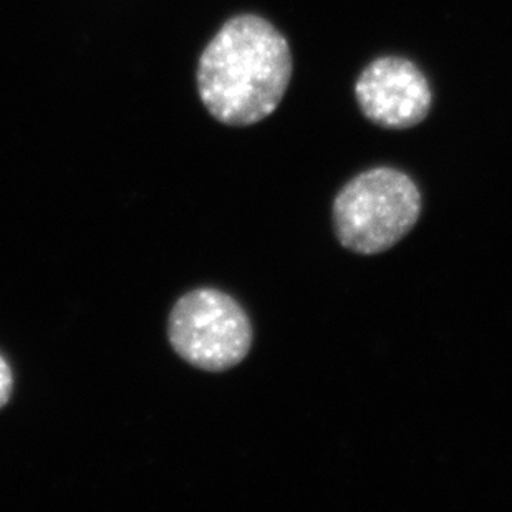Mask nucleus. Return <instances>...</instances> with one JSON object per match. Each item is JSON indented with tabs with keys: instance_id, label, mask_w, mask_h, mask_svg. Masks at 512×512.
Masks as SVG:
<instances>
[{
	"instance_id": "39448f33",
	"label": "nucleus",
	"mask_w": 512,
	"mask_h": 512,
	"mask_svg": "<svg viewBox=\"0 0 512 512\" xmlns=\"http://www.w3.org/2000/svg\"><path fill=\"white\" fill-rule=\"evenodd\" d=\"M12 387H14V377L10 370L9 363L0 355V408L7 405L12 395Z\"/></svg>"
},
{
	"instance_id": "f257e3e1",
	"label": "nucleus",
	"mask_w": 512,
	"mask_h": 512,
	"mask_svg": "<svg viewBox=\"0 0 512 512\" xmlns=\"http://www.w3.org/2000/svg\"><path fill=\"white\" fill-rule=\"evenodd\" d=\"M292 77L284 35L261 15L229 19L199 58L204 107L229 126L256 125L276 112Z\"/></svg>"
},
{
	"instance_id": "20e7f679",
	"label": "nucleus",
	"mask_w": 512,
	"mask_h": 512,
	"mask_svg": "<svg viewBox=\"0 0 512 512\" xmlns=\"http://www.w3.org/2000/svg\"><path fill=\"white\" fill-rule=\"evenodd\" d=\"M358 107L382 128L405 130L420 125L430 113L433 93L425 73L408 58H375L355 83Z\"/></svg>"
},
{
	"instance_id": "7ed1b4c3",
	"label": "nucleus",
	"mask_w": 512,
	"mask_h": 512,
	"mask_svg": "<svg viewBox=\"0 0 512 512\" xmlns=\"http://www.w3.org/2000/svg\"><path fill=\"white\" fill-rule=\"evenodd\" d=\"M170 342L179 357L206 372H224L247 357L251 322L236 300L216 289L183 295L170 315Z\"/></svg>"
},
{
	"instance_id": "f03ea898",
	"label": "nucleus",
	"mask_w": 512,
	"mask_h": 512,
	"mask_svg": "<svg viewBox=\"0 0 512 512\" xmlns=\"http://www.w3.org/2000/svg\"><path fill=\"white\" fill-rule=\"evenodd\" d=\"M420 213V189L408 174L373 168L355 176L335 198V232L343 247L373 256L400 242Z\"/></svg>"
}]
</instances>
